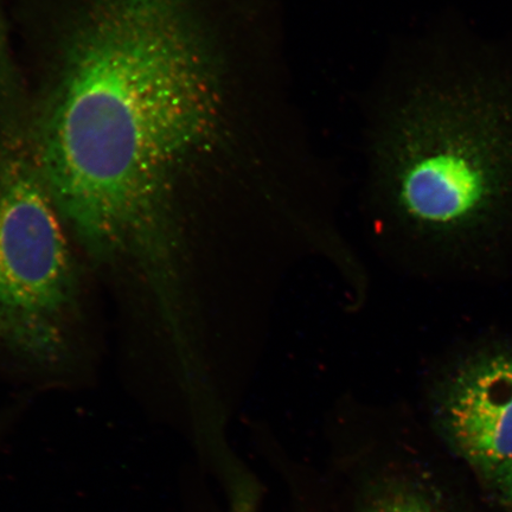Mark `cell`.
<instances>
[{
  "label": "cell",
  "instance_id": "cell-1",
  "mask_svg": "<svg viewBox=\"0 0 512 512\" xmlns=\"http://www.w3.org/2000/svg\"><path fill=\"white\" fill-rule=\"evenodd\" d=\"M214 83L185 0H95L68 42L36 157L61 219L165 303L172 183L206 138Z\"/></svg>",
  "mask_w": 512,
  "mask_h": 512
},
{
  "label": "cell",
  "instance_id": "cell-2",
  "mask_svg": "<svg viewBox=\"0 0 512 512\" xmlns=\"http://www.w3.org/2000/svg\"><path fill=\"white\" fill-rule=\"evenodd\" d=\"M387 152L390 198L408 228L465 259L490 251L512 228V74L465 63L419 89Z\"/></svg>",
  "mask_w": 512,
  "mask_h": 512
},
{
  "label": "cell",
  "instance_id": "cell-3",
  "mask_svg": "<svg viewBox=\"0 0 512 512\" xmlns=\"http://www.w3.org/2000/svg\"><path fill=\"white\" fill-rule=\"evenodd\" d=\"M0 128V336L30 360L54 361L67 342L76 273L62 219L38 169L35 140Z\"/></svg>",
  "mask_w": 512,
  "mask_h": 512
},
{
  "label": "cell",
  "instance_id": "cell-4",
  "mask_svg": "<svg viewBox=\"0 0 512 512\" xmlns=\"http://www.w3.org/2000/svg\"><path fill=\"white\" fill-rule=\"evenodd\" d=\"M441 425L462 456L486 475L512 462V347L467 351L437 388Z\"/></svg>",
  "mask_w": 512,
  "mask_h": 512
},
{
  "label": "cell",
  "instance_id": "cell-5",
  "mask_svg": "<svg viewBox=\"0 0 512 512\" xmlns=\"http://www.w3.org/2000/svg\"><path fill=\"white\" fill-rule=\"evenodd\" d=\"M364 512H434L424 499L403 489H387L370 502Z\"/></svg>",
  "mask_w": 512,
  "mask_h": 512
},
{
  "label": "cell",
  "instance_id": "cell-6",
  "mask_svg": "<svg viewBox=\"0 0 512 512\" xmlns=\"http://www.w3.org/2000/svg\"><path fill=\"white\" fill-rule=\"evenodd\" d=\"M495 488L505 503L512 507V462L490 473Z\"/></svg>",
  "mask_w": 512,
  "mask_h": 512
}]
</instances>
